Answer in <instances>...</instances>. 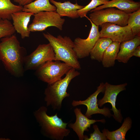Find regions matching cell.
<instances>
[{"label":"cell","mask_w":140,"mask_h":140,"mask_svg":"<svg viewBox=\"0 0 140 140\" xmlns=\"http://www.w3.org/2000/svg\"><path fill=\"white\" fill-rule=\"evenodd\" d=\"M76 116V121L74 123H71L68 124L69 127L72 129L78 136L79 140H83L85 131H88L92 124L98 122L105 123L106 120L103 119L96 120L90 119L81 112L80 108H76L74 110Z\"/></svg>","instance_id":"cell-13"},{"label":"cell","mask_w":140,"mask_h":140,"mask_svg":"<svg viewBox=\"0 0 140 140\" xmlns=\"http://www.w3.org/2000/svg\"><path fill=\"white\" fill-rule=\"evenodd\" d=\"M0 40V60L5 68L15 77L22 76L25 71L24 60L27 55L26 49L21 46L14 34Z\"/></svg>","instance_id":"cell-1"},{"label":"cell","mask_w":140,"mask_h":140,"mask_svg":"<svg viewBox=\"0 0 140 140\" xmlns=\"http://www.w3.org/2000/svg\"><path fill=\"white\" fill-rule=\"evenodd\" d=\"M64 78L52 84H48L45 89V100L47 106H51L54 110H60L63 100L70 96L67 92L68 86L72 80L80 73L76 69L72 68L66 74Z\"/></svg>","instance_id":"cell-3"},{"label":"cell","mask_w":140,"mask_h":140,"mask_svg":"<svg viewBox=\"0 0 140 140\" xmlns=\"http://www.w3.org/2000/svg\"><path fill=\"white\" fill-rule=\"evenodd\" d=\"M16 3H18L19 5L24 6V5L30 3L35 0H13Z\"/></svg>","instance_id":"cell-27"},{"label":"cell","mask_w":140,"mask_h":140,"mask_svg":"<svg viewBox=\"0 0 140 140\" xmlns=\"http://www.w3.org/2000/svg\"></svg>","instance_id":"cell-29"},{"label":"cell","mask_w":140,"mask_h":140,"mask_svg":"<svg viewBox=\"0 0 140 140\" xmlns=\"http://www.w3.org/2000/svg\"><path fill=\"white\" fill-rule=\"evenodd\" d=\"M109 1V0H92L83 8L78 10L77 13L81 18L86 17L87 13L91 10L95 9L99 6L105 4Z\"/></svg>","instance_id":"cell-25"},{"label":"cell","mask_w":140,"mask_h":140,"mask_svg":"<svg viewBox=\"0 0 140 140\" xmlns=\"http://www.w3.org/2000/svg\"><path fill=\"white\" fill-rule=\"evenodd\" d=\"M128 14L127 25L135 36H140V9Z\"/></svg>","instance_id":"cell-23"},{"label":"cell","mask_w":140,"mask_h":140,"mask_svg":"<svg viewBox=\"0 0 140 140\" xmlns=\"http://www.w3.org/2000/svg\"><path fill=\"white\" fill-rule=\"evenodd\" d=\"M23 6L13 4L11 0H0V18L11 20V14L22 11Z\"/></svg>","instance_id":"cell-22"},{"label":"cell","mask_w":140,"mask_h":140,"mask_svg":"<svg viewBox=\"0 0 140 140\" xmlns=\"http://www.w3.org/2000/svg\"><path fill=\"white\" fill-rule=\"evenodd\" d=\"M93 128L94 132L90 134L89 137L86 135H84V139L85 140H107L106 136L102 132L101 133L98 126L96 124H93Z\"/></svg>","instance_id":"cell-26"},{"label":"cell","mask_w":140,"mask_h":140,"mask_svg":"<svg viewBox=\"0 0 140 140\" xmlns=\"http://www.w3.org/2000/svg\"><path fill=\"white\" fill-rule=\"evenodd\" d=\"M105 88V83L103 82L100 83L97 87L96 90L87 99L83 101L73 100L72 103V105L74 107L81 105L86 106L87 109L85 115L89 118H90L92 115L97 114H102L106 117H110L112 115L109 109L105 107L100 109L98 107L97 103L98 95L101 92H104Z\"/></svg>","instance_id":"cell-12"},{"label":"cell","mask_w":140,"mask_h":140,"mask_svg":"<svg viewBox=\"0 0 140 140\" xmlns=\"http://www.w3.org/2000/svg\"><path fill=\"white\" fill-rule=\"evenodd\" d=\"M120 43L113 41L105 51L101 61L103 67L113 66L120 50Z\"/></svg>","instance_id":"cell-20"},{"label":"cell","mask_w":140,"mask_h":140,"mask_svg":"<svg viewBox=\"0 0 140 140\" xmlns=\"http://www.w3.org/2000/svg\"><path fill=\"white\" fill-rule=\"evenodd\" d=\"M32 22L28 26L30 32L42 31L48 27L54 26L62 30L65 19L56 12L43 11L34 14Z\"/></svg>","instance_id":"cell-8"},{"label":"cell","mask_w":140,"mask_h":140,"mask_svg":"<svg viewBox=\"0 0 140 140\" xmlns=\"http://www.w3.org/2000/svg\"><path fill=\"white\" fill-rule=\"evenodd\" d=\"M43 34L54 50L55 60L62 61L77 70L81 69V65L73 50L74 42L69 37L60 35L55 37L48 32Z\"/></svg>","instance_id":"cell-2"},{"label":"cell","mask_w":140,"mask_h":140,"mask_svg":"<svg viewBox=\"0 0 140 140\" xmlns=\"http://www.w3.org/2000/svg\"><path fill=\"white\" fill-rule=\"evenodd\" d=\"M90 19L96 26L109 23L121 26L127 25L128 14L114 7L108 8L89 11Z\"/></svg>","instance_id":"cell-6"},{"label":"cell","mask_w":140,"mask_h":140,"mask_svg":"<svg viewBox=\"0 0 140 140\" xmlns=\"http://www.w3.org/2000/svg\"><path fill=\"white\" fill-rule=\"evenodd\" d=\"M100 26V37L108 38L113 41L120 43L133 38L135 36L128 25L121 26L113 23H106Z\"/></svg>","instance_id":"cell-10"},{"label":"cell","mask_w":140,"mask_h":140,"mask_svg":"<svg viewBox=\"0 0 140 140\" xmlns=\"http://www.w3.org/2000/svg\"><path fill=\"white\" fill-rule=\"evenodd\" d=\"M34 15L32 13L22 11L11 14L14 28L16 31L20 34L22 39L29 37L31 32L28 30V24L31 16Z\"/></svg>","instance_id":"cell-14"},{"label":"cell","mask_w":140,"mask_h":140,"mask_svg":"<svg viewBox=\"0 0 140 140\" xmlns=\"http://www.w3.org/2000/svg\"><path fill=\"white\" fill-rule=\"evenodd\" d=\"M47 108L41 107L36 113L37 119L40 124L44 134L53 140H62L68 136L70 132L67 128L68 123L64 122L59 117L57 113L54 115H48Z\"/></svg>","instance_id":"cell-4"},{"label":"cell","mask_w":140,"mask_h":140,"mask_svg":"<svg viewBox=\"0 0 140 140\" xmlns=\"http://www.w3.org/2000/svg\"><path fill=\"white\" fill-rule=\"evenodd\" d=\"M133 56L140 57V46H138L135 49L133 54Z\"/></svg>","instance_id":"cell-28"},{"label":"cell","mask_w":140,"mask_h":140,"mask_svg":"<svg viewBox=\"0 0 140 140\" xmlns=\"http://www.w3.org/2000/svg\"><path fill=\"white\" fill-rule=\"evenodd\" d=\"M55 60V53L50 44H40L25 57L24 70L25 71L36 70L46 62Z\"/></svg>","instance_id":"cell-7"},{"label":"cell","mask_w":140,"mask_h":140,"mask_svg":"<svg viewBox=\"0 0 140 140\" xmlns=\"http://www.w3.org/2000/svg\"><path fill=\"white\" fill-rule=\"evenodd\" d=\"M56 7L51 4L49 0H35L23 6L22 11L35 14L41 12L56 11Z\"/></svg>","instance_id":"cell-19"},{"label":"cell","mask_w":140,"mask_h":140,"mask_svg":"<svg viewBox=\"0 0 140 140\" xmlns=\"http://www.w3.org/2000/svg\"><path fill=\"white\" fill-rule=\"evenodd\" d=\"M51 61L45 63L36 70L35 74L39 80L48 84H52L62 79L72 68L59 60Z\"/></svg>","instance_id":"cell-5"},{"label":"cell","mask_w":140,"mask_h":140,"mask_svg":"<svg viewBox=\"0 0 140 140\" xmlns=\"http://www.w3.org/2000/svg\"><path fill=\"white\" fill-rule=\"evenodd\" d=\"M16 31L10 20L0 18V39L10 36Z\"/></svg>","instance_id":"cell-24"},{"label":"cell","mask_w":140,"mask_h":140,"mask_svg":"<svg viewBox=\"0 0 140 140\" xmlns=\"http://www.w3.org/2000/svg\"><path fill=\"white\" fill-rule=\"evenodd\" d=\"M110 7L116 8L129 14L140 9V2L133 0H112L92 10H97Z\"/></svg>","instance_id":"cell-16"},{"label":"cell","mask_w":140,"mask_h":140,"mask_svg":"<svg viewBox=\"0 0 140 140\" xmlns=\"http://www.w3.org/2000/svg\"><path fill=\"white\" fill-rule=\"evenodd\" d=\"M132 124L131 119L129 117L124 120L121 126L117 130L110 131L104 128L102 132L109 140H125V136L128 131L131 129Z\"/></svg>","instance_id":"cell-18"},{"label":"cell","mask_w":140,"mask_h":140,"mask_svg":"<svg viewBox=\"0 0 140 140\" xmlns=\"http://www.w3.org/2000/svg\"><path fill=\"white\" fill-rule=\"evenodd\" d=\"M105 88L104 95L103 98L97 100V104L100 107L107 103H110L112 108L114 114L112 116L115 120L118 122L121 123L123 119L120 109L118 110L116 107V101L118 94L121 92L126 90L127 83H125L117 85L110 84L107 82L105 83Z\"/></svg>","instance_id":"cell-11"},{"label":"cell","mask_w":140,"mask_h":140,"mask_svg":"<svg viewBox=\"0 0 140 140\" xmlns=\"http://www.w3.org/2000/svg\"><path fill=\"white\" fill-rule=\"evenodd\" d=\"M86 17L89 20L92 25L89 35L86 39L76 38L73 41V50L78 59L89 56L96 42L100 38L99 26L95 25L87 16Z\"/></svg>","instance_id":"cell-9"},{"label":"cell","mask_w":140,"mask_h":140,"mask_svg":"<svg viewBox=\"0 0 140 140\" xmlns=\"http://www.w3.org/2000/svg\"><path fill=\"white\" fill-rule=\"evenodd\" d=\"M112 41L109 38L100 37L90 53L91 59L99 62H101L105 51Z\"/></svg>","instance_id":"cell-21"},{"label":"cell","mask_w":140,"mask_h":140,"mask_svg":"<svg viewBox=\"0 0 140 140\" xmlns=\"http://www.w3.org/2000/svg\"><path fill=\"white\" fill-rule=\"evenodd\" d=\"M140 45V36H136L133 38L120 43V50L116 59L119 62L127 63L133 56L135 48Z\"/></svg>","instance_id":"cell-15"},{"label":"cell","mask_w":140,"mask_h":140,"mask_svg":"<svg viewBox=\"0 0 140 140\" xmlns=\"http://www.w3.org/2000/svg\"><path fill=\"white\" fill-rule=\"evenodd\" d=\"M49 1L56 7V11L61 17L67 16L72 19L78 18L79 16L77 13V11L82 9L84 6L78 4L76 2L74 4L69 1L62 3L54 0Z\"/></svg>","instance_id":"cell-17"}]
</instances>
